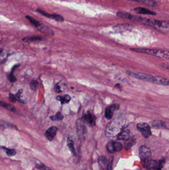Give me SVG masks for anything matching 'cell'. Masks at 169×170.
<instances>
[{"label":"cell","instance_id":"cell-24","mask_svg":"<svg viewBox=\"0 0 169 170\" xmlns=\"http://www.w3.org/2000/svg\"><path fill=\"white\" fill-rule=\"evenodd\" d=\"M113 143V147L114 152H119L123 148V145L121 143L118 142L112 141Z\"/></svg>","mask_w":169,"mask_h":170},{"label":"cell","instance_id":"cell-36","mask_svg":"<svg viewBox=\"0 0 169 170\" xmlns=\"http://www.w3.org/2000/svg\"><path fill=\"white\" fill-rule=\"evenodd\" d=\"M9 100L11 103H14L16 101V98L15 95H13V94L10 93L9 94Z\"/></svg>","mask_w":169,"mask_h":170},{"label":"cell","instance_id":"cell-28","mask_svg":"<svg viewBox=\"0 0 169 170\" xmlns=\"http://www.w3.org/2000/svg\"><path fill=\"white\" fill-rule=\"evenodd\" d=\"M42 39L40 36H31V37H26L23 39V40L25 42L33 41H39Z\"/></svg>","mask_w":169,"mask_h":170},{"label":"cell","instance_id":"cell-27","mask_svg":"<svg viewBox=\"0 0 169 170\" xmlns=\"http://www.w3.org/2000/svg\"><path fill=\"white\" fill-rule=\"evenodd\" d=\"M35 166L37 169H38L40 170H52L48 167H47L46 166L42 164L41 162H38V163H35Z\"/></svg>","mask_w":169,"mask_h":170},{"label":"cell","instance_id":"cell-22","mask_svg":"<svg viewBox=\"0 0 169 170\" xmlns=\"http://www.w3.org/2000/svg\"><path fill=\"white\" fill-rule=\"evenodd\" d=\"M57 99L61 102V104H65L70 101V96L68 95H65L62 96H57Z\"/></svg>","mask_w":169,"mask_h":170},{"label":"cell","instance_id":"cell-9","mask_svg":"<svg viewBox=\"0 0 169 170\" xmlns=\"http://www.w3.org/2000/svg\"><path fill=\"white\" fill-rule=\"evenodd\" d=\"M77 133L80 138H83L86 134V127L83 119H78L76 123Z\"/></svg>","mask_w":169,"mask_h":170},{"label":"cell","instance_id":"cell-6","mask_svg":"<svg viewBox=\"0 0 169 170\" xmlns=\"http://www.w3.org/2000/svg\"><path fill=\"white\" fill-rule=\"evenodd\" d=\"M136 127L144 138H149L151 135L152 132L150 126L146 123L139 122L137 124Z\"/></svg>","mask_w":169,"mask_h":170},{"label":"cell","instance_id":"cell-5","mask_svg":"<svg viewBox=\"0 0 169 170\" xmlns=\"http://www.w3.org/2000/svg\"><path fill=\"white\" fill-rule=\"evenodd\" d=\"M165 163L164 158L160 160H149L144 162V166L149 170H162Z\"/></svg>","mask_w":169,"mask_h":170},{"label":"cell","instance_id":"cell-14","mask_svg":"<svg viewBox=\"0 0 169 170\" xmlns=\"http://www.w3.org/2000/svg\"><path fill=\"white\" fill-rule=\"evenodd\" d=\"M136 13L140 15H152V16H155L157 15V13L155 11H151V10L148 9L141 8V7H136L133 9Z\"/></svg>","mask_w":169,"mask_h":170},{"label":"cell","instance_id":"cell-23","mask_svg":"<svg viewBox=\"0 0 169 170\" xmlns=\"http://www.w3.org/2000/svg\"><path fill=\"white\" fill-rule=\"evenodd\" d=\"M67 145L68 146L69 150H70L72 154H73V155L76 156L77 154H76V152H75V149L74 148V146H73V142H72V140H70L69 138H68L67 140Z\"/></svg>","mask_w":169,"mask_h":170},{"label":"cell","instance_id":"cell-17","mask_svg":"<svg viewBox=\"0 0 169 170\" xmlns=\"http://www.w3.org/2000/svg\"><path fill=\"white\" fill-rule=\"evenodd\" d=\"M36 28L38 29L39 31H41L43 33L48 34L51 35H53V34H54L53 31L51 29H50L48 26H46L45 24H42V23H40V24L37 26Z\"/></svg>","mask_w":169,"mask_h":170},{"label":"cell","instance_id":"cell-3","mask_svg":"<svg viewBox=\"0 0 169 170\" xmlns=\"http://www.w3.org/2000/svg\"><path fill=\"white\" fill-rule=\"evenodd\" d=\"M141 23L152 26L160 31H168L169 30V23L168 21H159L143 18Z\"/></svg>","mask_w":169,"mask_h":170},{"label":"cell","instance_id":"cell-26","mask_svg":"<svg viewBox=\"0 0 169 170\" xmlns=\"http://www.w3.org/2000/svg\"><path fill=\"white\" fill-rule=\"evenodd\" d=\"M26 18L28 19V21L33 25L35 27H37V26H38L39 24H40V22H39L38 21H37L36 19H34L30 16H26Z\"/></svg>","mask_w":169,"mask_h":170},{"label":"cell","instance_id":"cell-31","mask_svg":"<svg viewBox=\"0 0 169 170\" xmlns=\"http://www.w3.org/2000/svg\"><path fill=\"white\" fill-rule=\"evenodd\" d=\"M22 92H23V90L21 89L18 91V93H16V95H15L16 98V100L17 101H18L19 103H23L24 104V101L23 100H21V95L22 94Z\"/></svg>","mask_w":169,"mask_h":170},{"label":"cell","instance_id":"cell-30","mask_svg":"<svg viewBox=\"0 0 169 170\" xmlns=\"http://www.w3.org/2000/svg\"><path fill=\"white\" fill-rule=\"evenodd\" d=\"M4 148L6 151V155L9 157H12L16 154V151L15 150L12 149H8V148Z\"/></svg>","mask_w":169,"mask_h":170},{"label":"cell","instance_id":"cell-19","mask_svg":"<svg viewBox=\"0 0 169 170\" xmlns=\"http://www.w3.org/2000/svg\"><path fill=\"white\" fill-rule=\"evenodd\" d=\"M152 126L155 129H167L165 122H164L163 120H154L152 123Z\"/></svg>","mask_w":169,"mask_h":170},{"label":"cell","instance_id":"cell-11","mask_svg":"<svg viewBox=\"0 0 169 170\" xmlns=\"http://www.w3.org/2000/svg\"><path fill=\"white\" fill-rule=\"evenodd\" d=\"M83 119L86 124L89 126H93L95 124V116L90 111H88L83 114Z\"/></svg>","mask_w":169,"mask_h":170},{"label":"cell","instance_id":"cell-37","mask_svg":"<svg viewBox=\"0 0 169 170\" xmlns=\"http://www.w3.org/2000/svg\"><path fill=\"white\" fill-rule=\"evenodd\" d=\"M10 104H8L6 103H4L3 101H0V106L2 107H8Z\"/></svg>","mask_w":169,"mask_h":170},{"label":"cell","instance_id":"cell-20","mask_svg":"<svg viewBox=\"0 0 169 170\" xmlns=\"http://www.w3.org/2000/svg\"><path fill=\"white\" fill-rule=\"evenodd\" d=\"M136 143V140L133 136L131 137L129 139L125 141L124 142V149L126 151H128Z\"/></svg>","mask_w":169,"mask_h":170},{"label":"cell","instance_id":"cell-33","mask_svg":"<svg viewBox=\"0 0 169 170\" xmlns=\"http://www.w3.org/2000/svg\"><path fill=\"white\" fill-rule=\"evenodd\" d=\"M54 89L57 93H61L64 91V89H62V86L60 85V83H59L56 84V85H55Z\"/></svg>","mask_w":169,"mask_h":170},{"label":"cell","instance_id":"cell-29","mask_svg":"<svg viewBox=\"0 0 169 170\" xmlns=\"http://www.w3.org/2000/svg\"><path fill=\"white\" fill-rule=\"evenodd\" d=\"M38 86V82H37V81L33 80L31 82V84H30V87H31V89L33 90V91H36Z\"/></svg>","mask_w":169,"mask_h":170},{"label":"cell","instance_id":"cell-35","mask_svg":"<svg viewBox=\"0 0 169 170\" xmlns=\"http://www.w3.org/2000/svg\"><path fill=\"white\" fill-rule=\"evenodd\" d=\"M112 166H113V159H112V158H111L109 160L108 162L107 167V170H113Z\"/></svg>","mask_w":169,"mask_h":170},{"label":"cell","instance_id":"cell-4","mask_svg":"<svg viewBox=\"0 0 169 170\" xmlns=\"http://www.w3.org/2000/svg\"><path fill=\"white\" fill-rule=\"evenodd\" d=\"M130 49L131 50H133V51L151 55L153 56H157L159 58H164L166 59H169V51L166 50L139 48H131Z\"/></svg>","mask_w":169,"mask_h":170},{"label":"cell","instance_id":"cell-34","mask_svg":"<svg viewBox=\"0 0 169 170\" xmlns=\"http://www.w3.org/2000/svg\"><path fill=\"white\" fill-rule=\"evenodd\" d=\"M106 149L109 153H112L114 152L113 147V143L112 141L109 142L106 145Z\"/></svg>","mask_w":169,"mask_h":170},{"label":"cell","instance_id":"cell-1","mask_svg":"<svg viewBox=\"0 0 169 170\" xmlns=\"http://www.w3.org/2000/svg\"><path fill=\"white\" fill-rule=\"evenodd\" d=\"M126 73L128 75L139 80L144 81L151 83L163 86H168L169 84V80L163 77L154 76L149 74L132 71H126Z\"/></svg>","mask_w":169,"mask_h":170},{"label":"cell","instance_id":"cell-25","mask_svg":"<svg viewBox=\"0 0 169 170\" xmlns=\"http://www.w3.org/2000/svg\"><path fill=\"white\" fill-rule=\"evenodd\" d=\"M50 119L52 121H60L64 119V116L60 112H58L55 116H51Z\"/></svg>","mask_w":169,"mask_h":170},{"label":"cell","instance_id":"cell-21","mask_svg":"<svg viewBox=\"0 0 169 170\" xmlns=\"http://www.w3.org/2000/svg\"><path fill=\"white\" fill-rule=\"evenodd\" d=\"M108 162V161H107V158L104 156H100L98 159V163L99 166L102 169L105 168L107 167Z\"/></svg>","mask_w":169,"mask_h":170},{"label":"cell","instance_id":"cell-32","mask_svg":"<svg viewBox=\"0 0 169 170\" xmlns=\"http://www.w3.org/2000/svg\"><path fill=\"white\" fill-rule=\"evenodd\" d=\"M18 65H17L16 66H14V67H13V70H12L11 73L8 76V79L10 81H11V82H14L16 81V79L15 78L14 76H13V71L14 70L15 68L17 67H18Z\"/></svg>","mask_w":169,"mask_h":170},{"label":"cell","instance_id":"cell-12","mask_svg":"<svg viewBox=\"0 0 169 170\" xmlns=\"http://www.w3.org/2000/svg\"><path fill=\"white\" fill-rule=\"evenodd\" d=\"M134 28V26L131 24H118L114 26L113 29L114 31L116 32H126L127 31H131Z\"/></svg>","mask_w":169,"mask_h":170},{"label":"cell","instance_id":"cell-13","mask_svg":"<svg viewBox=\"0 0 169 170\" xmlns=\"http://www.w3.org/2000/svg\"><path fill=\"white\" fill-rule=\"evenodd\" d=\"M119 106L118 104H112L107 106L105 111V116L107 119H111L113 116V113L116 110L118 109Z\"/></svg>","mask_w":169,"mask_h":170},{"label":"cell","instance_id":"cell-10","mask_svg":"<svg viewBox=\"0 0 169 170\" xmlns=\"http://www.w3.org/2000/svg\"><path fill=\"white\" fill-rule=\"evenodd\" d=\"M37 11L38 13H40V14L43 15V16H45L46 18H49L50 19H53L54 21H59V22H62L64 21V19L61 15H57V14H50L49 13H47L46 11L37 9Z\"/></svg>","mask_w":169,"mask_h":170},{"label":"cell","instance_id":"cell-15","mask_svg":"<svg viewBox=\"0 0 169 170\" xmlns=\"http://www.w3.org/2000/svg\"><path fill=\"white\" fill-rule=\"evenodd\" d=\"M132 136L133 135L129 130L124 129L120 132V133H119L118 137H117V139L119 140H124L125 141Z\"/></svg>","mask_w":169,"mask_h":170},{"label":"cell","instance_id":"cell-16","mask_svg":"<svg viewBox=\"0 0 169 170\" xmlns=\"http://www.w3.org/2000/svg\"><path fill=\"white\" fill-rule=\"evenodd\" d=\"M58 128L56 126H51L47 130L45 133V136L47 139L50 141H52L54 139L57 132Z\"/></svg>","mask_w":169,"mask_h":170},{"label":"cell","instance_id":"cell-7","mask_svg":"<svg viewBox=\"0 0 169 170\" xmlns=\"http://www.w3.org/2000/svg\"><path fill=\"white\" fill-rule=\"evenodd\" d=\"M116 16L119 18H122L124 19H129L131 21H138L141 23L142 19V17L137 16L136 15L131 14L130 13H128L126 11H118L116 13Z\"/></svg>","mask_w":169,"mask_h":170},{"label":"cell","instance_id":"cell-8","mask_svg":"<svg viewBox=\"0 0 169 170\" xmlns=\"http://www.w3.org/2000/svg\"><path fill=\"white\" fill-rule=\"evenodd\" d=\"M139 154L141 160L143 162L151 159V151L146 146H141L139 150Z\"/></svg>","mask_w":169,"mask_h":170},{"label":"cell","instance_id":"cell-2","mask_svg":"<svg viewBox=\"0 0 169 170\" xmlns=\"http://www.w3.org/2000/svg\"><path fill=\"white\" fill-rule=\"evenodd\" d=\"M126 124L121 119H115L107 125L105 129V134L109 137L115 136L118 135L121 130L124 129Z\"/></svg>","mask_w":169,"mask_h":170},{"label":"cell","instance_id":"cell-18","mask_svg":"<svg viewBox=\"0 0 169 170\" xmlns=\"http://www.w3.org/2000/svg\"><path fill=\"white\" fill-rule=\"evenodd\" d=\"M129 1L138 2L144 5H146L147 6L152 7H155L158 5L157 3L154 0H129Z\"/></svg>","mask_w":169,"mask_h":170}]
</instances>
